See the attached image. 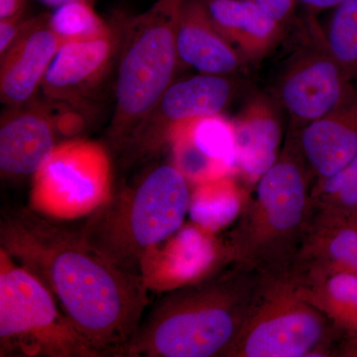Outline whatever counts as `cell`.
<instances>
[{
  "label": "cell",
  "instance_id": "cell-1",
  "mask_svg": "<svg viewBox=\"0 0 357 357\" xmlns=\"http://www.w3.org/2000/svg\"><path fill=\"white\" fill-rule=\"evenodd\" d=\"M0 245L50 291L98 357H117L151 304L143 277L89 246L81 229L35 208L4 211Z\"/></svg>",
  "mask_w": 357,
  "mask_h": 357
},
{
  "label": "cell",
  "instance_id": "cell-2",
  "mask_svg": "<svg viewBox=\"0 0 357 357\" xmlns=\"http://www.w3.org/2000/svg\"><path fill=\"white\" fill-rule=\"evenodd\" d=\"M260 274L227 261L148 307L117 357H227Z\"/></svg>",
  "mask_w": 357,
  "mask_h": 357
},
{
  "label": "cell",
  "instance_id": "cell-3",
  "mask_svg": "<svg viewBox=\"0 0 357 357\" xmlns=\"http://www.w3.org/2000/svg\"><path fill=\"white\" fill-rule=\"evenodd\" d=\"M191 196L187 178L175 166L152 165L129 182L112 185L79 229L89 246L145 279L150 256L182 227Z\"/></svg>",
  "mask_w": 357,
  "mask_h": 357
},
{
  "label": "cell",
  "instance_id": "cell-4",
  "mask_svg": "<svg viewBox=\"0 0 357 357\" xmlns=\"http://www.w3.org/2000/svg\"><path fill=\"white\" fill-rule=\"evenodd\" d=\"M286 148L258 180L229 236L231 261L260 275L290 272L311 225L312 190L302 159Z\"/></svg>",
  "mask_w": 357,
  "mask_h": 357
},
{
  "label": "cell",
  "instance_id": "cell-5",
  "mask_svg": "<svg viewBox=\"0 0 357 357\" xmlns=\"http://www.w3.org/2000/svg\"><path fill=\"white\" fill-rule=\"evenodd\" d=\"M185 0H156L121 26L115 107L107 128L112 162L128 144L169 86L178 64L176 35Z\"/></svg>",
  "mask_w": 357,
  "mask_h": 357
},
{
  "label": "cell",
  "instance_id": "cell-6",
  "mask_svg": "<svg viewBox=\"0 0 357 357\" xmlns=\"http://www.w3.org/2000/svg\"><path fill=\"white\" fill-rule=\"evenodd\" d=\"M342 335L287 274L260 275L227 357L333 356Z\"/></svg>",
  "mask_w": 357,
  "mask_h": 357
},
{
  "label": "cell",
  "instance_id": "cell-7",
  "mask_svg": "<svg viewBox=\"0 0 357 357\" xmlns=\"http://www.w3.org/2000/svg\"><path fill=\"white\" fill-rule=\"evenodd\" d=\"M0 253V356L98 357L50 291Z\"/></svg>",
  "mask_w": 357,
  "mask_h": 357
},
{
  "label": "cell",
  "instance_id": "cell-8",
  "mask_svg": "<svg viewBox=\"0 0 357 357\" xmlns=\"http://www.w3.org/2000/svg\"><path fill=\"white\" fill-rule=\"evenodd\" d=\"M112 158L107 148L91 141H66L34 176L33 208L51 217L91 213L109 197Z\"/></svg>",
  "mask_w": 357,
  "mask_h": 357
},
{
  "label": "cell",
  "instance_id": "cell-9",
  "mask_svg": "<svg viewBox=\"0 0 357 357\" xmlns=\"http://www.w3.org/2000/svg\"><path fill=\"white\" fill-rule=\"evenodd\" d=\"M231 96L227 77L201 74L173 83L112 165L116 163L121 173L144 165L169 145L176 124L220 114Z\"/></svg>",
  "mask_w": 357,
  "mask_h": 357
},
{
  "label": "cell",
  "instance_id": "cell-10",
  "mask_svg": "<svg viewBox=\"0 0 357 357\" xmlns=\"http://www.w3.org/2000/svg\"><path fill=\"white\" fill-rule=\"evenodd\" d=\"M356 86L326 44L323 50L305 54L288 68L279 96L294 121L304 128L337 109Z\"/></svg>",
  "mask_w": 357,
  "mask_h": 357
},
{
  "label": "cell",
  "instance_id": "cell-11",
  "mask_svg": "<svg viewBox=\"0 0 357 357\" xmlns=\"http://www.w3.org/2000/svg\"><path fill=\"white\" fill-rule=\"evenodd\" d=\"M121 39V27L114 25L98 38L63 45L45 75V98L61 105H83L114 64Z\"/></svg>",
  "mask_w": 357,
  "mask_h": 357
},
{
  "label": "cell",
  "instance_id": "cell-12",
  "mask_svg": "<svg viewBox=\"0 0 357 357\" xmlns=\"http://www.w3.org/2000/svg\"><path fill=\"white\" fill-rule=\"evenodd\" d=\"M169 146L174 166L198 185L237 168L234 124L220 114L178 122L171 130Z\"/></svg>",
  "mask_w": 357,
  "mask_h": 357
},
{
  "label": "cell",
  "instance_id": "cell-13",
  "mask_svg": "<svg viewBox=\"0 0 357 357\" xmlns=\"http://www.w3.org/2000/svg\"><path fill=\"white\" fill-rule=\"evenodd\" d=\"M57 126L48 105L35 98L7 107L0 121V173L2 178L34 177L55 150Z\"/></svg>",
  "mask_w": 357,
  "mask_h": 357
},
{
  "label": "cell",
  "instance_id": "cell-14",
  "mask_svg": "<svg viewBox=\"0 0 357 357\" xmlns=\"http://www.w3.org/2000/svg\"><path fill=\"white\" fill-rule=\"evenodd\" d=\"M62 41L52 30L49 14L26 20L20 36L0 56V98L7 107L35 100Z\"/></svg>",
  "mask_w": 357,
  "mask_h": 357
},
{
  "label": "cell",
  "instance_id": "cell-15",
  "mask_svg": "<svg viewBox=\"0 0 357 357\" xmlns=\"http://www.w3.org/2000/svg\"><path fill=\"white\" fill-rule=\"evenodd\" d=\"M301 153L319 178L340 172L357 154V84L331 114L303 128Z\"/></svg>",
  "mask_w": 357,
  "mask_h": 357
},
{
  "label": "cell",
  "instance_id": "cell-16",
  "mask_svg": "<svg viewBox=\"0 0 357 357\" xmlns=\"http://www.w3.org/2000/svg\"><path fill=\"white\" fill-rule=\"evenodd\" d=\"M178 61L201 74L227 77L241 58L213 25L203 0H185L176 35Z\"/></svg>",
  "mask_w": 357,
  "mask_h": 357
},
{
  "label": "cell",
  "instance_id": "cell-17",
  "mask_svg": "<svg viewBox=\"0 0 357 357\" xmlns=\"http://www.w3.org/2000/svg\"><path fill=\"white\" fill-rule=\"evenodd\" d=\"M203 1L218 31L241 58H263L280 42L284 25L252 0Z\"/></svg>",
  "mask_w": 357,
  "mask_h": 357
},
{
  "label": "cell",
  "instance_id": "cell-18",
  "mask_svg": "<svg viewBox=\"0 0 357 357\" xmlns=\"http://www.w3.org/2000/svg\"><path fill=\"white\" fill-rule=\"evenodd\" d=\"M302 270L357 273V217L314 213L290 272Z\"/></svg>",
  "mask_w": 357,
  "mask_h": 357
},
{
  "label": "cell",
  "instance_id": "cell-19",
  "mask_svg": "<svg viewBox=\"0 0 357 357\" xmlns=\"http://www.w3.org/2000/svg\"><path fill=\"white\" fill-rule=\"evenodd\" d=\"M232 124L237 169L249 182H258L280 156V121L266 102H255Z\"/></svg>",
  "mask_w": 357,
  "mask_h": 357
},
{
  "label": "cell",
  "instance_id": "cell-20",
  "mask_svg": "<svg viewBox=\"0 0 357 357\" xmlns=\"http://www.w3.org/2000/svg\"><path fill=\"white\" fill-rule=\"evenodd\" d=\"M309 301L344 335L357 333V273L342 270H302L287 274Z\"/></svg>",
  "mask_w": 357,
  "mask_h": 357
},
{
  "label": "cell",
  "instance_id": "cell-21",
  "mask_svg": "<svg viewBox=\"0 0 357 357\" xmlns=\"http://www.w3.org/2000/svg\"><path fill=\"white\" fill-rule=\"evenodd\" d=\"M177 234L164 255L155 250L148 259L145 267L156 261V271L146 277L148 285L155 276L164 273L157 279V284L163 285L164 283L172 288L173 283L174 288L178 287L198 280L222 263L230 261L227 258L220 259V251L215 250L213 241L204 236L202 230L187 227Z\"/></svg>",
  "mask_w": 357,
  "mask_h": 357
},
{
  "label": "cell",
  "instance_id": "cell-22",
  "mask_svg": "<svg viewBox=\"0 0 357 357\" xmlns=\"http://www.w3.org/2000/svg\"><path fill=\"white\" fill-rule=\"evenodd\" d=\"M248 199L234 181L225 176L199 184L191 196L189 211L202 229L215 231L238 218Z\"/></svg>",
  "mask_w": 357,
  "mask_h": 357
},
{
  "label": "cell",
  "instance_id": "cell-23",
  "mask_svg": "<svg viewBox=\"0 0 357 357\" xmlns=\"http://www.w3.org/2000/svg\"><path fill=\"white\" fill-rule=\"evenodd\" d=\"M333 9L326 44L347 79L357 84V0H342Z\"/></svg>",
  "mask_w": 357,
  "mask_h": 357
},
{
  "label": "cell",
  "instance_id": "cell-24",
  "mask_svg": "<svg viewBox=\"0 0 357 357\" xmlns=\"http://www.w3.org/2000/svg\"><path fill=\"white\" fill-rule=\"evenodd\" d=\"M312 199L314 213L357 217V154L340 172L319 178Z\"/></svg>",
  "mask_w": 357,
  "mask_h": 357
},
{
  "label": "cell",
  "instance_id": "cell-25",
  "mask_svg": "<svg viewBox=\"0 0 357 357\" xmlns=\"http://www.w3.org/2000/svg\"><path fill=\"white\" fill-rule=\"evenodd\" d=\"M49 22L63 44L98 38L112 29L86 1L68 2L54 8Z\"/></svg>",
  "mask_w": 357,
  "mask_h": 357
},
{
  "label": "cell",
  "instance_id": "cell-26",
  "mask_svg": "<svg viewBox=\"0 0 357 357\" xmlns=\"http://www.w3.org/2000/svg\"><path fill=\"white\" fill-rule=\"evenodd\" d=\"M25 20L24 14L0 20V56L3 55L18 38Z\"/></svg>",
  "mask_w": 357,
  "mask_h": 357
},
{
  "label": "cell",
  "instance_id": "cell-27",
  "mask_svg": "<svg viewBox=\"0 0 357 357\" xmlns=\"http://www.w3.org/2000/svg\"><path fill=\"white\" fill-rule=\"evenodd\" d=\"M275 20L285 24L292 18L297 0H252Z\"/></svg>",
  "mask_w": 357,
  "mask_h": 357
},
{
  "label": "cell",
  "instance_id": "cell-28",
  "mask_svg": "<svg viewBox=\"0 0 357 357\" xmlns=\"http://www.w3.org/2000/svg\"><path fill=\"white\" fill-rule=\"evenodd\" d=\"M28 0H0V20L24 14Z\"/></svg>",
  "mask_w": 357,
  "mask_h": 357
},
{
  "label": "cell",
  "instance_id": "cell-29",
  "mask_svg": "<svg viewBox=\"0 0 357 357\" xmlns=\"http://www.w3.org/2000/svg\"><path fill=\"white\" fill-rule=\"evenodd\" d=\"M342 0H297V2L304 4L311 10H326L328 8H335Z\"/></svg>",
  "mask_w": 357,
  "mask_h": 357
},
{
  "label": "cell",
  "instance_id": "cell-30",
  "mask_svg": "<svg viewBox=\"0 0 357 357\" xmlns=\"http://www.w3.org/2000/svg\"><path fill=\"white\" fill-rule=\"evenodd\" d=\"M37 1L41 2V3L45 4V6L53 7V8H57V7L63 6V4L68 3V2L86 1L91 2V3L93 4L95 0H37Z\"/></svg>",
  "mask_w": 357,
  "mask_h": 357
}]
</instances>
